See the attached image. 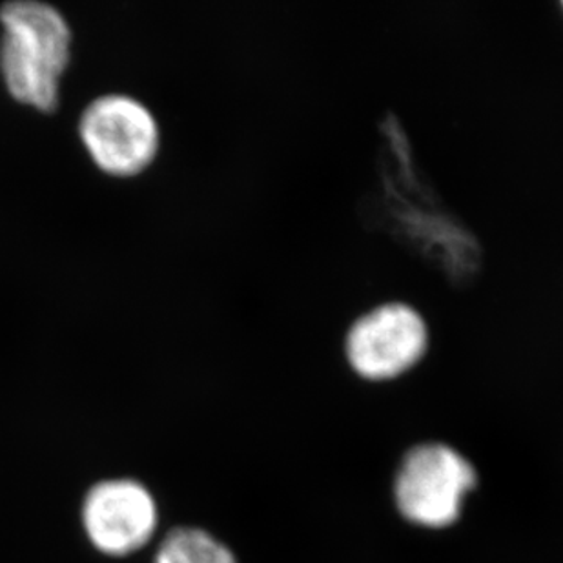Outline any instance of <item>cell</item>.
<instances>
[{"label": "cell", "mask_w": 563, "mask_h": 563, "mask_svg": "<svg viewBox=\"0 0 563 563\" xmlns=\"http://www.w3.org/2000/svg\"><path fill=\"white\" fill-rule=\"evenodd\" d=\"M0 24V71L10 96L38 112H54L71 59L68 22L54 5L24 0L2 5Z\"/></svg>", "instance_id": "obj_1"}, {"label": "cell", "mask_w": 563, "mask_h": 563, "mask_svg": "<svg viewBox=\"0 0 563 563\" xmlns=\"http://www.w3.org/2000/svg\"><path fill=\"white\" fill-rule=\"evenodd\" d=\"M476 485L478 473L462 452L443 441H426L401 457L394 476V505L412 526L440 531L460 520Z\"/></svg>", "instance_id": "obj_2"}, {"label": "cell", "mask_w": 563, "mask_h": 563, "mask_svg": "<svg viewBox=\"0 0 563 563\" xmlns=\"http://www.w3.org/2000/svg\"><path fill=\"white\" fill-rule=\"evenodd\" d=\"M431 351L426 313L405 299H387L352 319L343 354L352 373L365 382H394L415 371Z\"/></svg>", "instance_id": "obj_3"}, {"label": "cell", "mask_w": 563, "mask_h": 563, "mask_svg": "<svg viewBox=\"0 0 563 563\" xmlns=\"http://www.w3.org/2000/svg\"><path fill=\"white\" fill-rule=\"evenodd\" d=\"M79 133L91 161L110 176H139L159 152L157 121L133 97L96 99L80 118Z\"/></svg>", "instance_id": "obj_4"}, {"label": "cell", "mask_w": 563, "mask_h": 563, "mask_svg": "<svg viewBox=\"0 0 563 563\" xmlns=\"http://www.w3.org/2000/svg\"><path fill=\"white\" fill-rule=\"evenodd\" d=\"M82 527L91 545L107 556H130L154 540L159 507L146 485L132 478L102 479L86 493Z\"/></svg>", "instance_id": "obj_5"}, {"label": "cell", "mask_w": 563, "mask_h": 563, "mask_svg": "<svg viewBox=\"0 0 563 563\" xmlns=\"http://www.w3.org/2000/svg\"><path fill=\"white\" fill-rule=\"evenodd\" d=\"M154 563H238L229 545L201 527H176L161 540Z\"/></svg>", "instance_id": "obj_6"}, {"label": "cell", "mask_w": 563, "mask_h": 563, "mask_svg": "<svg viewBox=\"0 0 563 563\" xmlns=\"http://www.w3.org/2000/svg\"><path fill=\"white\" fill-rule=\"evenodd\" d=\"M560 5H562V10H563V0H562V2H560Z\"/></svg>", "instance_id": "obj_7"}]
</instances>
